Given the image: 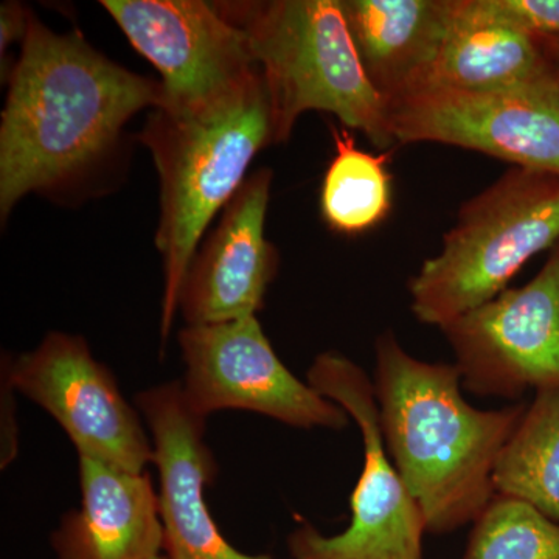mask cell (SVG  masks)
I'll return each mask as SVG.
<instances>
[{"label":"cell","mask_w":559,"mask_h":559,"mask_svg":"<svg viewBox=\"0 0 559 559\" xmlns=\"http://www.w3.org/2000/svg\"><path fill=\"white\" fill-rule=\"evenodd\" d=\"M162 106L160 81L124 69L80 33L53 32L32 14L0 123L2 219L27 194L55 193L86 178L135 114Z\"/></svg>","instance_id":"cell-1"},{"label":"cell","mask_w":559,"mask_h":559,"mask_svg":"<svg viewBox=\"0 0 559 559\" xmlns=\"http://www.w3.org/2000/svg\"><path fill=\"white\" fill-rule=\"evenodd\" d=\"M374 349L382 437L426 528L447 535L473 524L495 498L496 462L527 407L476 409L455 364L414 358L392 331Z\"/></svg>","instance_id":"cell-2"},{"label":"cell","mask_w":559,"mask_h":559,"mask_svg":"<svg viewBox=\"0 0 559 559\" xmlns=\"http://www.w3.org/2000/svg\"><path fill=\"white\" fill-rule=\"evenodd\" d=\"M219 13L248 36L285 143L301 114H333L377 148L395 145L388 100L367 79L341 0H231Z\"/></svg>","instance_id":"cell-3"},{"label":"cell","mask_w":559,"mask_h":559,"mask_svg":"<svg viewBox=\"0 0 559 559\" xmlns=\"http://www.w3.org/2000/svg\"><path fill=\"white\" fill-rule=\"evenodd\" d=\"M140 139L160 180L156 246L164 259L160 333L167 340L183 280L205 230L249 178L257 154L275 143L263 73L238 105L216 116L191 119L153 109Z\"/></svg>","instance_id":"cell-4"},{"label":"cell","mask_w":559,"mask_h":559,"mask_svg":"<svg viewBox=\"0 0 559 559\" xmlns=\"http://www.w3.org/2000/svg\"><path fill=\"white\" fill-rule=\"evenodd\" d=\"M559 242V176L513 167L460 207L441 250L412 277V312L443 329L487 304Z\"/></svg>","instance_id":"cell-5"},{"label":"cell","mask_w":559,"mask_h":559,"mask_svg":"<svg viewBox=\"0 0 559 559\" xmlns=\"http://www.w3.org/2000/svg\"><path fill=\"white\" fill-rule=\"evenodd\" d=\"M307 382L355 419L362 436L364 466L352 495L347 530L325 536L304 525L290 533V557L423 559V536L428 528L385 448L373 382L358 364L336 352L316 356Z\"/></svg>","instance_id":"cell-6"},{"label":"cell","mask_w":559,"mask_h":559,"mask_svg":"<svg viewBox=\"0 0 559 559\" xmlns=\"http://www.w3.org/2000/svg\"><path fill=\"white\" fill-rule=\"evenodd\" d=\"M131 46L160 73L162 110L216 116L260 80L248 36L204 0H103Z\"/></svg>","instance_id":"cell-7"},{"label":"cell","mask_w":559,"mask_h":559,"mask_svg":"<svg viewBox=\"0 0 559 559\" xmlns=\"http://www.w3.org/2000/svg\"><path fill=\"white\" fill-rule=\"evenodd\" d=\"M395 145L441 143L559 176V80L527 91L429 86L388 102Z\"/></svg>","instance_id":"cell-8"},{"label":"cell","mask_w":559,"mask_h":559,"mask_svg":"<svg viewBox=\"0 0 559 559\" xmlns=\"http://www.w3.org/2000/svg\"><path fill=\"white\" fill-rule=\"evenodd\" d=\"M179 347L183 393L207 418L218 411L257 412L293 428L342 430L348 414L294 377L280 360L257 316L213 325H187Z\"/></svg>","instance_id":"cell-9"},{"label":"cell","mask_w":559,"mask_h":559,"mask_svg":"<svg viewBox=\"0 0 559 559\" xmlns=\"http://www.w3.org/2000/svg\"><path fill=\"white\" fill-rule=\"evenodd\" d=\"M3 374L61 426L79 457L132 473H145L153 463V441L139 409L83 337L53 331L33 352L9 359Z\"/></svg>","instance_id":"cell-10"},{"label":"cell","mask_w":559,"mask_h":559,"mask_svg":"<svg viewBox=\"0 0 559 559\" xmlns=\"http://www.w3.org/2000/svg\"><path fill=\"white\" fill-rule=\"evenodd\" d=\"M462 385L518 400L559 389V242L536 277L444 325Z\"/></svg>","instance_id":"cell-11"},{"label":"cell","mask_w":559,"mask_h":559,"mask_svg":"<svg viewBox=\"0 0 559 559\" xmlns=\"http://www.w3.org/2000/svg\"><path fill=\"white\" fill-rule=\"evenodd\" d=\"M153 441L159 473V510L167 559H272L235 549L210 514L205 487L216 462L205 441V419L190 406L180 382L135 396Z\"/></svg>","instance_id":"cell-12"},{"label":"cell","mask_w":559,"mask_h":559,"mask_svg":"<svg viewBox=\"0 0 559 559\" xmlns=\"http://www.w3.org/2000/svg\"><path fill=\"white\" fill-rule=\"evenodd\" d=\"M272 171L252 173L221 212L218 224L191 260L178 311L187 325L253 318L278 270V253L264 235Z\"/></svg>","instance_id":"cell-13"},{"label":"cell","mask_w":559,"mask_h":559,"mask_svg":"<svg viewBox=\"0 0 559 559\" xmlns=\"http://www.w3.org/2000/svg\"><path fill=\"white\" fill-rule=\"evenodd\" d=\"M81 506L51 536L58 559H153L164 549L150 474L80 457Z\"/></svg>","instance_id":"cell-14"},{"label":"cell","mask_w":559,"mask_h":559,"mask_svg":"<svg viewBox=\"0 0 559 559\" xmlns=\"http://www.w3.org/2000/svg\"><path fill=\"white\" fill-rule=\"evenodd\" d=\"M367 79L385 100L428 81L452 27V0H341Z\"/></svg>","instance_id":"cell-15"},{"label":"cell","mask_w":559,"mask_h":559,"mask_svg":"<svg viewBox=\"0 0 559 559\" xmlns=\"http://www.w3.org/2000/svg\"><path fill=\"white\" fill-rule=\"evenodd\" d=\"M557 80L558 62L543 40L507 25L460 16L452 0L450 35L423 86L527 91Z\"/></svg>","instance_id":"cell-16"},{"label":"cell","mask_w":559,"mask_h":559,"mask_svg":"<svg viewBox=\"0 0 559 559\" xmlns=\"http://www.w3.org/2000/svg\"><path fill=\"white\" fill-rule=\"evenodd\" d=\"M496 495L521 499L559 522V389L538 390L500 451Z\"/></svg>","instance_id":"cell-17"},{"label":"cell","mask_w":559,"mask_h":559,"mask_svg":"<svg viewBox=\"0 0 559 559\" xmlns=\"http://www.w3.org/2000/svg\"><path fill=\"white\" fill-rule=\"evenodd\" d=\"M334 153L320 189V212L331 229L358 235L373 229L392 207L389 154L360 150L347 128L331 127Z\"/></svg>","instance_id":"cell-18"},{"label":"cell","mask_w":559,"mask_h":559,"mask_svg":"<svg viewBox=\"0 0 559 559\" xmlns=\"http://www.w3.org/2000/svg\"><path fill=\"white\" fill-rule=\"evenodd\" d=\"M463 559H559V522L524 500L495 495L473 522Z\"/></svg>","instance_id":"cell-19"},{"label":"cell","mask_w":559,"mask_h":559,"mask_svg":"<svg viewBox=\"0 0 559 559\" xmlns=\"http://www.w3.org/2000/svg\"><path fill=\"white\" fill-rule=\"evenodd\" d=\"M455 13L495 22L535 38H559V0H454Z\"/></svg>","instance_id":"cell-20"},{"label":"cell","mask_w":559,"mask_h":559,"mask_svg":"<svg viewBox=\"0 0 559 559\" xmlns=\"http://www.w3.org/2000/svg\"><path fill=\"white\" fill-rule=\"evenodd\" d=\"M32 13L20 2H3L0 7V57L5 61L7 51L14 43H24Z\"/></svg>","instance_id":"cell-21"},{"label":"cell","mask_w":559,"mask_h":559,"mask_svg":"<svg viewBox=\"0 0 559 559\" xmlns=\"http://www.w3.org/2000/svg\"><path fill=\"white\" fill-rule=\"evenodd\" d=\"M540 40H543L544 47L549 51L550 57L559 61V38H546Z\"/></svg>","instance_id":"cell-22"},{"label":"cell","mask_w":559,"mask_h":559,"mask_svg":"<svg viewBox=\"0 0 559 559\" xmlns=\"http://www.w3.org/2000/svg\"><path fill=\"white\" fill-rule=\"evenodd\" d=\"M153 559H167V557H164V555H159V557L153 558Z\"/></svg>","instance_id":"cell-23"},{"label":"cell","mask_w":559,"mask_h":559,"mask_svg":"<svg viewBox=\"0 0 559 559\" xmlns=\"http://www.w3.org/2000/svg\"><path fill=\"white\" fill-rule=\"evenodd\" d=\"M557 62H558V80H559V61H557Z\"/></svg>","instance_id":"cell-24"}]
</instances>
